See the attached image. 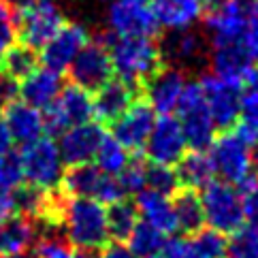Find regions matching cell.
Instances as JSON below:
<instances>
[{
  "instance_id": "42",
  "label": "cell",
  "mask_w": 258,
  "mask_h": 258,
  "mask_svg": "<svg viewBox=\"0 0 258 258\" xmlns=\"http://www.w3.org/2000/svg\"><path fill=\"white\" fill-rule=\"evenodd\" d=\"M241 199H243L245 218L250 220L252 224L258 226V179H252L250 183H245L243 192H241Z\"/></svg>"
},
{
  "instance_id": "50",
  "label": "cell",
  "mask_w": 258,
  "mask_h": 258,
  "mask_svg": "<svg viewBox=\"0 0 258 258\" xmlns=\"http://www.w3.org/2000/svg\"><path fill=\"white\" fill-rule=\"evenodd\" d=\"M0 258H30L28 254H11V256H0Z\"/></svg>"
},
{
  "instance_id": "22",
  "label": "cell",
  "mask_w": 258,
  "mask_h": 258,
  "mask_svg": "<svg viewBox=\"0 0 258 258\" xmlns=\"http://www.w3.org/2000/svg\"><path fill=\"white\" fill-rule=\"evenodd\" d=\"M135 209L139 214L141 222L158 228L164 235L177 230V222H175V214H173V201L169 195H162V192H156L152 188H143L141 192H137Z\"/></svg>"
},
{
  "instance_id": "2",
  "label": "cell",
  "mask_w": 258,
  "mask_h": 258,
  "mask_svg": "<svg viewBox=\"0 0 258 258\" xmlns=\"http://www.w3.org/2000/svg\"><path fill=\"white\" fill-rule=\"evenodd\" d=\"M113 73L126 84H141L160 67L162 51L152 36H115L109 45Z\"/></svg>"
},
{
  "instance_id": "11",
  "label": "cell",
  "mask_w": 258,
  "mask_h": 258,
  "mask_svg": "<svg viewBox=\"0 0 258 258\" xmlns=\"http://www.w3.org/2000/svg\"><path fill=\"white\" fill-rule=\"evenodd\" d=\"M107 26L115 36H154L160 28L150 0H111Z\"/></svg>"
},
{
  "instance_id": "20",
  "label": "cell",
  "mask_w": 258,
  "mask_h": 258,
  "mask_svg": "<svg viewBox=\"0 0 258 258\" xmlns=\"http://www.w3.org/2000/svg\"><path fill=\"white\" fill-rule=\"evenodd\" d=\"M5 122L13 143H20V145H28L36 139H41L43 133L47 131L45 128V115L41 109L24 103L20 98L7 107Z\"/></svg>"
},
{
  "instance_id": "15",
  "label": "cell",
  "mask_w": 258,
  "mask_h": 258,
  "mask_svg": "<svg viewBox=\"0 0 258 258\" xmlns=\"http://www.w3.org/2000/svg\"><path fill=\"white\" fill-rule=\"evenodd\" d=\"M69 71H71V79L75 86L84 88L88 92L98 90L113 75L109 47L103 41H88V45L73 60Z\"/></svg>"
},
{
  "instance_id": "41",
  "label": "cell",
  "mask_w": 258,
  "mask_h": 258,
  "mask_svg": "<svg viewBox=\"0 0 258 258\" xmlns=\"http://www.w3.org/2000/svg\"><path fill=\"white\" fill-rule=\"evenodd\" d=\"M237 133L250 145L258 147V107H243L237 119Z\"/></svg>"
},
{
  "instance_id": "29",
  "label": "cell",
  "mask_w": 258,
  "mask_h": 258,
  "mask_svg": "<svg viewBox=\"0 0 258 258\" xmlns=\"http://www.w3.org/2000/svg\"><path fill=\"white\" fill-rule=\"evenodd\" d=\"M34 254L36 258H92L90 252L73 247L67 237L58 230H47L34 239Z\"/></svg>"
},
{
  "instance_id": "37",
  "label": "cell",
  "mask_w": 258,
  "mask_h": 258,
  "mask_svg": "<svg viewBox=\"0 0 258 258\" xmlns=\"http://www.w3.org/2000/svg\"><path fill=\"white\" fill-rule=\"evenodd\" d=\"M147 171H150V167L141 158H131L126 162V167L117 175V181L122 186L124 195L126 192H135L137 195V192L147 188Z\"/></svg>"
},
{
  "instance_id": "10",
  "label": "cell",
  "mask_w": 258,
  "mask_h": 258,
  "mask_svg": "<svg viewBox=\"0 0 258 258\" xmlns=\"http://www.w3.org/2000/svg\"><path fill=\"white\" fill-rule=\"evenodd\" d=\"M45 111V128H49L51 133H64L67 128L92 119V96L88 90L75 84L62 86L60 94Z\"/></svg>"
},
{
  "instance_id": "1",
  "label": "cell",
  "mask_w": 258,
  "mask_h": 258,
  "mask_svg": "<svg viewBox=\"0 0 258 258\" xmlns=\"http://www.w3.org/2000/svg\"><path fill=\"white\" fill-rule=\"evenodd\" d=\"M62 226V235L67 241L84 252H96L109 243V222H107V205L94 199L71 197L60 203L58 220Z\"/></svg>"
},
{
  "instance_id": "24",
  "label": "cell",
  "mask_w": 258,
  "mask_h": 258,
  "mask_svg": "<svg viewBox=\"0 0 258 258\" xmlns=\"http://www.w3.org/2000/svg\"><path fill=\"white\" fill-rule=\"evenodd\" d=\"M252 58L241 45H222L211 51V75L228 81V84L241 86L247 73L252 69Z\"/></svg>"
},
{
  "instance_id": "25",
  "label": "cell",
  "mask_w": 258,
  "mask_h": 258,
  "mask_svg": "<svg viewBox=\"0 0 258 258\" xmlns=\"http://www.w3.org/2000/svg\"><path fill=\"white\" fill-rule=\"evenodd\" d=\"M36 226L34 220L26 216H11L0 222V256L26 254L34 245Z\"/></svg>"
},
{
  "instance_id": "47",
  "label": "cell",
  "mask_w": 258,
  "mask_h": 258,
  "mask_svg": "<svg viewBox=\"0 0 258 258\" xmlns=\"http://www.w3.org/2000/svg\"><path fill=\"white\" fill-rule=\"evenodd\" d=\"M15 201H13V192H5L0 190V222H5L7 218H11L15 214Z\"/></svg>"
},
{
  "instance_id": "46",
  "label": "cell",
  "mask_w": 258,
  "mask_h": 258,
  "mask_svg": "<svg viewBox=\"0 0 258 258\" xmlns=\"http://www.w3.org/2000/svg\"><path fill=\"white\" fill-rule=\"evenodd\" d=\"M98 258H137L133 252H131V247L124 245L122 241H117V243H107L105 247H100V256Z\"/></svg>"
},
{
  "instance_id": "44",
  "label": "cell",
  "mask_w": 258,
  "mask_h": 258,
  "mask_svg": "<svg viewBox=\"0 0 258 258\" xmlns=\"http://www.w3.org/2000/svg\"><path fill=\"white\" fill-rule=\"evenodd\" d=\"M160 258H197L192 247L188 243V239H171L164 243Z\"/></svg>"
},
{
  "instance_id": "30",
  "label": "cell",
  "mask_w": 258,
  "mask_h": 258,
  "mask_svg": "<svg viewBox=\"0 0 258 258\" xmlns=\"http://www.w3.org/2000/svg\"><path fill=\"white\" fill-rule=\"evenodd\" d=\"M39 67V58H36V51L28 45H13L5 51V56L0 58V69H3L7 75H11L13 79H24L26 75Z\"/></svg>"
},
{
  "instance_id": "13",
  "label": "cell",
  "mask_w": 258,
  "mask_h": 258,
  "mask_svg": "<svg viewBox=\"0 0 258 258\" xmlns=\"http://www.w3.org/2000/svg\"><path fill=\"white\" fill-rule=\"evenodd\" d=\"M199 84H201L207 111H209L211 119H214V124L220 128H228V126L237 124L239 115L243 111L241 86L228 84V81L220 79L216 75L203 77Z\"/></svg>"
},
{
  "instance_id": "32",
  "label": "cell",
  "mask_w": 258,
  "mask_h": 258,
  "mask_svg": "<svg viewBox=\"0 0 258 258\" xmlns=\"http://www.w3.org/2000/svg\"><path fill=\"white\" fill-rule=\"evenodd\" d=\"M197 258H226V239L214 228H201L188 239Z\"/></svg>"
},
{
  "instance_id": "19",
  "label": "cell",
  "mask_w": 258,
  "mask_h": 258,
  "mask_svg": "<svg viewBox=\"0 0 258 258\" xmlns=\"http://www.w3.org/2000/svg\"><path fill=\"white\" fill-rule=\"evenodd\" d=\"M156 24L173 32L192 30L205 15V0H150Z\"/></svg>"
},
{
  "instance_id": "23",
  "label": "cell",
  "mask_w": 258,
  "mask_h": 258,
  "mask_svg": "<svg viewBox=\"0 0 258 258\" xmlns=\"http://www.w3.org/2000/svg\"><path fill=\"white\" fill-rule=\"evenodd\" d=\"M62 90V79L60 73L51 71L47 67H36L30 75H26L20 84V96L24 103H28L36 109H47L53 98L60 94Z\"/></svg>"
},
{
  "instance_id": "52",
  "label": "cell",
  "mask_w": 258,
  "mask_h": 258,
  "mask_svg": "<svg viewBox=\"0 0 258 258\" xmlns=\"http://www.w3.org/2000/svg\"><path fill=\"white\" fill-rule=\"evenodd\" d=\"M207 3H209V5H211V3H214V0H205V5H207Z\"/></svg>"
},
{
  "instance_id": "31",
  "label": "cell",
  "mask_w": 258,
  "mask_h": 258,
  "mask_svg": "<svg viewBox=\"0 0 258 258\" xmlns=\"http://www.w3.org/2000/svg\"><path fill=\"white\" fill-rule=\"evenodd\" d=\"M107 222H109V235L117 241H126L135 226L139 224V214H137L135 205L126 203L124 199L109 205L107 209Z\"/></svg>"
},
{
  "instance_id": "14",
  "label": "cell",
  "mask_w": 258,
  "mask_h": 258,
  "mask_svg": "<svg viewBox=\"0 0 258 258\" xmlns=\"http://www.w3.org/2000/svg\"><path fill=\"white\" fill-rule=\"evenodd\" d=\"M105 139L107 135L100 122H90L88 119L84 124H77L60 133V141L56 143L64 164L77 167V164H88L94 160Z\"/></svg>"
},
{
  "instance_id": "35",
  "label": "cell",
  "mask_w": 258,
  "mask_h": 258,
  "mask_svg": "<svg viewBox=\"0 0 258 258\" xmlns=\"http://www.w3.org/2000/svg\"><path fill=\"white\" fill-rule=\"evenodd\" d=\"M22 183H24V171H22L20 154H15L11 150L0 154V190L13 192Z\"/></svg>"
},
{
  "instance_id": "33",
  "label": "cell",
  "mask_w": 258,
  "mask_h": 258,
  "mask_svg": "<svg viewBox=\"0 0 258 258\" xmlns=\"http://www.w3.org/2000/svg\"><path fill=\"white\" fill-rule=\"evenodd\" d=\"M94 160H96V167L103 173L117 177L119 171H122L126 167V162L131 160V154H128L126 147L119 145L113 137H107V139L103 141V145H100V150H98Z\"/></svg>"
},
{
  "instance_id": "36",
  "label": "cell",
  "mask_w": 258,
  "mask_h": 258,
  "mask_svg": "<svg viewBox=\"0 0 258 258\" xmlns=\"http://www.w3.org/2000/svg\"><path fill=\"white\" fill-rule=\"evenodd\" d=\"M203 43L192 30L177 32L175 39L169 43V53L177 62H195L201 56Z\"/></svg>"
},
{
  "instance_id": "49",
  "label": "cell",
  "mask_w": 258,
  "mask_h": 258,
  "mask_svg": "<svg viewBox=\"0 0 258 258\" xmlns=\"http://www.w3.org/2000/svg\"><path fill=\"white\" fill-rule=\"evenodd\" d=\"M5 3H7L9 7H11L17 15H20L22 11H26V9H28V7L34 3V0H5Z\"/></svg>"
},
{
  "instance_id": "17",
  "label": "cell",
  "mask_w": 258,
  "mask_h": 258,
  "mask_svg": "<svg viewBox=\"0 0 258 258\" xmlns=\"http://www.w3.org/2000/svg\"><path fill=\"white\" fill-rule=\"evenodd\" d=\"M156 124V111L145 100H135L113 122V139L126 150H141Z\"/></svg>"
},
{
  "instance_id": "43",
  "label": "cell",
  "mask_w": 258,
  "mask_h": 258,
  "mask_svg": "<svg viewBox=\"0 0 258 258\" xmlns=\"http://www.w3.org/2000/svg\"><path fill=\"white\" fill-rule=\"evenodd\" d=\"M17 98H20V84H17V79L7 75L0 69V109H7Z\"/></svg>"
},
{
  "instance_id": "38",
  "label": "cell",
  "mask_w": 258,
  "mask_h": 258,
  "mask_svg": "<svg viewBox=\"0 0 258 258\" xmlns=\"http://www.w3.org/2000/svg\"><path fill=\"white\" fill-rule=\"evenodd\" d=\"M17 39H20V17L5 0H0V58L9 47H13Z\"/></svg>"
},
{
  "instance_id": "9",
  "label": "cell",
  "mask_w": 258,
  "mask_h": 258,
  "mask_svg": "<svg viewBox=\"0 0 258 258\" xmlns=\"http://www.w3.org/2000/svg\"><path fill=\"white\" fill-rule=\"evenodd\" d=\"M20 39L39 51L64 26V13L56 0H34L20 15Z\"/></svg>"
},
{
  "instance_id": "4",
  "label": "cell",
  "mask_w": 258,
  "mask_h": 258,
  "mask_svg": "<svg viewBox=\"0 0 258 258\" xmlns=\"http://www.w3.org/2000/svg\"><path fill=\"white\" fill-rule=\"evenodd\" d=\"M203 195V218H205L207 228H214L218 233H235L245 222V211H243V199L233 183L226 181H211L205 188H201Z\"/></svg>"
},
{
  "instance_id": "7",
  "label": "cell",
  "mask_w": 258,
  "mask_h": 258,
  "mask_svg": "<svg viewBox=\"0 0 258 258\" xmlns=\"http://www.w3.org/2000/svg\"><path fill=\"white\" fill-rule=\"evenodd\" d=\"M60 186L64 192L71 197H84V199H94L103 205H113V203L124 199V190L119 186L117 177L103 173L92 162L88 164H77L64 171Z\"/></svg>"
},
{
  "instance_id": "12",
  "label": "cell",
  "mask_w": 258,
  "mask_h": 258,
  "mask_svg": "<svg viewBox=\"0 0 258 258\" xmlns=\"http://www.w3.org/2000/svg\"><path fill=\"white\" fill-rule=\"evenodd\" d=\"M143 147L154 167H175L188 152L186 137L173 115H162L160 119H156Z\"/></svg>"
},
{
  "instance_id": "34",
  "label": "cell",
  "mask_w": 258,
  "mask_h": 258,
  "mask_svg": "<svg viewBox=\"0 0 258 258\" xmlns=\"http://www.w3.org/2000/svg\"><path fill=\"white\" fill-rule=\"evenodd\" d=\"M226 241V258H258V226L243 224Z\"/></svg>"
},
{
  "instance_id": "16",
  "label": "cell",
  "mask_w": 258,
  "mask_h": 258,
  "mask_svg": "<svg viewBox=\"0 0 258 258\" xmlns=\"http://www.w3.org/2000/svg\"><path fill=\"white\" fill-rule=\"evenodd\" d=\"M88 41H90V32L84 24H77V22L64 24L41 47V60L47 69L56 73H64L71 69L73 60L88 45Z\"/></svg>"
},
{
  "instance_id": "18",
  "label": "cell",
  "mask_w": 258,
  "mask_h": 258,
  "mask_svg": "<svg viewBox=\"0 0 258 258\" xmlns=\"http://www.w3.org/2000/svg\"><path fill=\"white\" fill-rule=\"evenodd\" d=\"M188 79L179 69H162L156 71L154 75L147 79V100L156 113L160 115H171L177 111V105L181 100V94L186 90Z\"/></svg>"
},
{
  "instance_id": "40",
  "label": "cell",
  "mask_w": 258,
  "mask_h": 258,
  "mask_svg": "<svg viewBox=\"0 0 258 258\" xmlns=\"http://www.w3.org/2000/svg\"><path fill=\"white\" fill-rule=\"evenodd\" d=\"M179 186V179L175 175L173 167H152L147 171V188H152L162 195H173Z\"/></svg>"
},
{
  "instance_id": "5",
  "label": "cell",
  "mask_w": 258,
  "mask_h": 258,
  "mask_svg": "<svg viewBox=\"0 0 258 258\" xmlns=\"http://www.w3.org/2000/svg\"><path fill=\"white\" fill-rule=\"evenodd\" d=\"M24 181L28 186L51 192L60 188L64 175V160L60 156L58 143L49 137H41L28 145H22L20 152Z\"/></svg>"
},
{
  "instance_id": "39",
  "label": "cell",
  "mask_w": 258,
  "mask_h": 258,
  "mask_svg": "<svg viewBox=\"0 0 258 258\" xmlns=\"http://www.w3.org/2000/svg\"><path fill=\"white\" fill-rule=\"evenodd\" d=\"M241 47L252 60H258V0H247V20Z\"/></svg>"
},
{
  "instance_id": "8",
  "label": "cell",
  "mask_w": 258,
  "mask_h": 258,
  "mask_svg": "<svg viewBox=\"0 0 258 258\" xmlns=\"http://www.w3.org/2000/svg\"><path fill=\"white\" fill-rule=\"evenodd\" d=\"M247 20V0H214L205 17L211 47L241 45Z\"/></svg>"
},
{
  "instance_id": "28",
  "label": "cell",
  "mask_w": 258,
  "mask_h": 258,
  "mask_svg": "<svg viewBox=\"0 0 258 258\" xmlns=\"http://www.w3.org/2000/svg\"><path fill=\"white\" fill-rule=\"evenodd\" d=\"M126 241L137 258H158L164 243H167V235L139 220V224L135 226V230Z\"/></svg>"
},
{
  "instance_id": "27",
  "label": "cell",
  "mask_w": 258,
  "mask_h": 258,
  "mask_svg": "<svg viewBox=\"0 0 258 258\" xmlns=\"http://www.w3.org/2000/svg\"><path fill=\"white\" fill-rule=\"evenodd\" d=\"M173 201V214H175V222H177V230L183 233H197L205 224L203 218V205L201 199L195 190H183L179 192Z\"/></svg>"
},
{
  "instance_id": "21",
  "label": "cell",
  "mask_w": 258,
  "mask_h": 258,
  "mask_svg": "<svg viewBox=\"0 0 258 258\" xmlns=\"http://www.w3.org/2000/svg\"><path fill=\"white\" fill-rule=\"evenodd\" d=\"M135 103V86L117 79L103 84L92 98V115L98 122H115L128 107Z\"/></svg>"
},
{
  "instance_id": "45",
  "label": "cell",
  "mask_w": 258,
  "mask_h": 258,
  "mask_svg": "<svg viewBox=\"0 0 258 258\" xmlns=\"http://www.w3.org/2000/svg\"><path fill=\"white\" fill-rule=\"evenodd\" d=\"M245 92L243 94V107H258V67H252L243 81Z\"/></svg>"
},
{
  "instance_id": "48",
  "label": "cell",
  "mask_w": 258,
  "mask_h": 258,
  "mask_svg": "<svg viewBox=\"0 0 258 258\" xmlns=\"http://www.w3.org/2000/svg\"><path fill=\"white\" fill-rule=\"evenodd\" d=\"M13 145V139L11 135H9V128H7V122H5V115L0 113V154H5L11 150Z\"/></svg>"
},
{
  "instance_id": "51",
  "label": "cell",
  "mask_w": 258,
  "mask_h": 258,
  "mask_svg": "<svg viewBox=\"0 0 258 258\" xmlns=\"http://www.w3.org/2000/svg\"><path fill=\"white\" fill-rule=\"evenodd\" d=\"M254 169H258V156H256V158H254Z\"/></svg>"
},
{
  "instance_id": "3",
  "label": "cell",
  "mask_w": 258,
  "mask_h": 258,
  "mask_svg": "<svg viewBox=\"0 0 258 258\" xmlns=\"http://www.w3.org/2000/svg\"><path fill=\"white\" fill-rule=\"evenodd\" d=\"M209 147V158L214 162L216 175H220L222 181L243 188L254 179L252 145L239 133H222Z\"/></svg>"
},
{
  "instance_id": "26",
  "label": "cell",
  "mask_w": 258,
  "mask_h": 258,
  "mask_svg": "<svg viewBox=\"0 0 258 258\" xmlns=\"http://www.w3.org/2000/svg\"><path fill=\"white\" fill-rule=\"evenodd\" d=\"M175 175H177L179 183H183V188L188 190L205 188L207 183L216 179V169L209 158V152L205 150H192L190 154L186 152L183 158L177 162Z\"/></svg>"
},
{
  "instance_id": "6",
  "label": "cell",
  "mask_w": 258,
  "mask_h": 258,
  "mask_svg": "<svg viewBox=\"0 0 258 258\" xmlns=\"http://www.w3.org/2000/svg\"><path fill=\"white\" fill-rule=\"evenodd\" d=\"M177 113H179V126L186 137V143L192 150H207L216 139V124L211 119L207 105H205V96L199 81H188L186 90L181 94V100L177 105Z\"/></svg>"
}]
</instances>
